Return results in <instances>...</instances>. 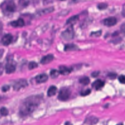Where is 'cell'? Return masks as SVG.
Segmentation results:
<instances>
[{"label": "cell", "instance_id": "e0dca14e", "mask_svg": "<svg viewBox=\"0 0 125 125\" xmlns=\"http://www.w3.org/2000/svg\"><path fill=\"white\" fill-rule=\"evenodd\" d=\"M79 82L82 84H83V85H87L88 84H89V83L90 82V79L88 77L84 76V77H83L81 78L80 79Z\"/></svg>", "mask_w": 125, "mask_h": 125}, {"label": "cell", "instance_id": "8fae6325", "mask_svg": "<svg viewBox=\"0 0 125 125\" xmlns=\"http://www.w3.org/2000/svg\"><path fill=\"white\" fill-rule=\"evenodd\" d=\"M72 70V69L71 68L65 66H60L59 67V73L61 74L66 75L69 74Z\"/></svg>", "mask_w": 125, "mask_h": 125}, {"label": "cell", "instance_id": "ba28073f", "mask_svg": "<svg viewBox=\"0 0 125 125\" xmlns=\"http://www.w3.org/2000/svg\"><path fill=\"white\" fill-rule=\"evenodd\" d=\"M104 84V81H102L101 80L98 79L94 81L93 83L92 84V87L96 90H98L102 88Z\"/></svg>", "mask_w": 125, "mask_h": 125}, {"label": "cell", "instance_id": "9c48e42d", "mask_svg": "<svg viewBox=\"0 0 125 125\" xmlns=\"http://www.w3.org/2000/svg\"><path fill=\"white\" fill-rule=\"evenodd\" d=\"M35 80L38 83H44L48 80V76L45 74H40L36 77Z\"/></svg>", "mask_w": 125, "mask_h": 125}, {"label": "cell", "instance_id": "44dd1931", "mask_svg": "<svg viewBox=\"0 0 125 125\" xmlns=\"http://www.w3.org/2000/svg\"><path fill=\"white\" fill-rule=\"evenodd\" d=\"M108 5L106 3H100L97 5V7L100 10H104L107 8Z\"/></svg>", "mask_w": 125, "mask_h": 125}, {"label": "cell", "instance_id": "7a4b0ae2", "mask_svg": "<svg viewBox=\"0 0 125 125\" xmlns=\"http://www.w3.org/2000/svg\"><path fill=\"white\" fill-rule=\"evenodd\" d=\"M1 8L3 11L6 14L13 13L16 9L15 3L11 0L5 1L1 5Z\"/></svg>", "mask_w": 125, "mask_h": 125}, {"label": "cell", "instance_id": "d4e9b609", "mask_svg": "<svg viewBox=\"0 0 125 125\" xmlns=\"http://www.w3.org/2000/svg\"><path fill=\"white\" fill-rule=\"evenodd\" d=\"M119 82L123 84H125V75H121L119 77Z\"/></svg>", "mask_w": 125, "mask_h": 125}, {"label": "cell", "instance_id": "ac0fdd59", "mask_svg": "<svg viewBox=\"0 0 125 125\" xmlns=\"http://www.w3.org/2000/svg\"><path fill=\"white\" fill-rule=\"evenodd\" d=\"M87 121V124H90V125H94L96 124V123L98 122V119L96 118L95 117H90L88 118L86 120Z\"/></svg>", "mask_w": 125, "mask_h": 125}, {"label": "cell", "instance_id": "e575fe53", "mask_svg": "<svg viewBox=\"0 0 125 125\" xmlns=\"http://www.w3.org/2000/svg\"></svg>", "mask_w": 125, "mask_h": 125}, {"label": "cell", "instance_id": "f1b7e54d", "mask_svg": "<svg viewBox=\"0 0 125 125\" xmlns=\"http://www.w3.org/2000/svg\"><path fill=\"white\" fill-rule=\"evenodd\" d=\"M122 15L124 17H125V4L124 5L123 7V9H122Z\"/></svg>", "mask_w": 125, "mask_h": 125}, {"label": "cell", "instance_id": "d6a6232c", "mask_svg": "<svg viewBox=\"0 0 125 125\" xmlns=\"http://www.w3.org/2000/svg\"><path fill=\"white\" fill-rule=\"evenodd\" d=\"M2 24L0 23V29L2 28Z\"/></svg>", "mask_w": 125, "mask_h": 125}, {"label": "cell", "instance_id": "4dcf8cb0", "mask_svg": "<svg viewBox=\"0 0 125 125\" xmlns=\"http://www.w3.org/2000/svg\"><path fill=\"white\" fill-rule=\"evenodd\" d=\"M3 52H4V50L3 49H0V58H1V57L2 56Z\"/></svg>", "mask_w": 125, "mask_h": 125}, {"label": "cell", "instance_id": "83f0119b", "mask_svg": "<svg viewBox=\"0 0 125 125\" xmlns=\"http://www.w3.org/2000/svg\"><path fill=\"white\" fill-rule=\"evenodd\" d=\"M99 73H100V72H99V71H96L93 72L91 74V76H92L93 77H97V76L99 75Z\"/></svg>", "mask_w": 125, "mask_h": 125}, {"label": "cell", "instance_id": "8992f818", "mask_svg": "<svg viewBox=\"0 0 125 125\" xmlns=\"http://www.w3.org/2000/svg\"><path fill=\"white\" fill-rule=\"evenodd\" d=\"M117 23V20L114 17H110L105 18L103 21L104 25L107 26H112L115 25Z\"/></svg>", "mask_w": 125, "mask_h": 125}, {"label": "cell", "instance_id": "7402d4cb", "mask_svg": "<svg viewBox=\"0 0 125 125\" xmlns=\"http://www.w3.org/2000/svg\"><path fill=\"white\" fill-rule=\"evenodd\" d=\"M37 67H38V64L34 62H31L28 64V68L29 69H33Z\"/></svg>", "mask_w": 125, "mask_h": 125}, {"label": "cell", "instance_id": "ffe728a7", "mask_svg": "<svg viewBox=\"0 0 125 125\" xmlns=\"http://www.w3.org/2000/svg\"><path fill=\"white\" fill-rule=\"evenodd\" d=\"M0 113L1 115L6 116L8 114V109L5 107H2L0 109Z\"/></svg>", "mask_w": 125, "mask_h": 125}, {"label": "cell", "instance_id": "30bf717a", "mask_svg": "<svg viewBox=\"0 0 125 125\" xmlns=\"http://www.w3.org/2000/svg\"><path fill=\"white\" fill-rule=\"evenodd\" d=\"M53 59H54V56L53 55L48 54L42 58V59L41 60V63L43 64L48 63L51 62H52Z\"/></svg>", "mask_w": 125, "mask_h": 125}, {"label": "cell", "instance_id": "5b68a950", "mask_svg": "<svg viewBox=\"0 0 125 125\" xmlns=\"http://www.w3.org/2000/svg\"><path fill=\"white\" fill-rule=\"evenodd\" d=\"M27 85V82L25 80L20 79L15 83L13 85V88L15 90H19L21 88L26 86Z\"/></svg>", "mask_w": 125, "mask_h": 125}, {"label": "cell", "instance_id": "3957f363", "mask_svg": "<svg viewBox=\"0 0 125 125\" xmlns=\"http://www.w3.org/2000/svg\"><path fill=\"white\" fill-rule=\"evenodd\" d=\"M70 94L71 92L69 88L66 87H63L60 89L58 98L59 100L61 101H66L70 97Z\"/></svg>", "mask_w": 125, "mask_h": 125}, {"label": "cell", "instance_id": "5bb4252c", "mask_svg": "<svg viewBox=\"0 0 125 125\" xmlns=\"http://www.w3.org/2000/svg\"><path fill=\"white\" fill-rule=\"evenodd\" d=\"M57 88L55 86L52 85L48 89L47 91V95L49 97L53 96L55 95L56 93Z\"/></svg>", "mask_w": 125, "mask_h": 125}, {"label": "cell", "instance_id": "603a6c76", "mask_svg": "<svg viewBox=\"0 0 125 125\" xmlns=\"http://www.w3.org/2000/svg\"><path fill=\"white\" fill-rule=\"evenodd\" d=\"M91 92V90L90 89H86L84 90H83L81 92V95L83 96H85L89 95Z\"/></svg>", "mask_w": 125, "mask_h": 125}, {"label": "cell", "instance_id": "d6986e66", "mask_svg": "<svg viewBox=\"0 0 125 125\" xmlns=\"http://www.w3.org/2000/svg\"><path fill=\"white\" fill-rule=\"evenodd\" d=\"M60 73L59 70H57L56 69H52L51 70L50 72V76L52 78H56L57 77H58V76L59 75Z\"/></svg>", "mask_w": 125, "mask_h": 125}, {"label": "cell", "instance_id": "2e32d148", "mask_svg": "<svg viewBox=\"0 0 125 125\" xmlns=\"http://www.w3.org/2000/svg\"><path fill=\"white\" fill-rule=\"evenodd\" d=\"M79 19V16L78 15H74L72 17H71L67 19L66 21L67 24H72L76 22Z\"/></svg>", "mask_w": 125, "mask_h": 125}, {"label": "cell", "instance_id": "f546056e", "mask_svg": "<svg viewBox=\"0 0 125 125\" xmlns=\"http://www.w3.org/2000/svg\"><path fill=\"white\" fill-rule=\"evenodd\" d=\"M2 71H3V66L2 64L0 63V75H1V74L2 73Z\"/></svg>", "mask_w": 125, "mask_h": 125}, {"label": "cell", "instance_id": "277c9868", "mask_svg": "<svg viewBox=\"0 0 125 125\" xmlns=\"http://www.w3.org/2000/svg\"><path fill=\"white\" fill-rule=\"evenodd\" d=\"M62 37L65 40H70L74 38V31L72 26H69L61 34Z\"/></svg>", "mask_w": 125, "mask_h": 125}, {"label": "cell", "instance_id": "6da1fadb", "mask_svg": "<svg viewBox=\"0 0 125 125\" xmlns=\"http://www.w3.org/2000/svg\"><path fill=\"white\" fill-rule=\"evenodd\" d=\"M40 103V98L37 96H31L26 99L21 104L20 113L22 116L29 115L37 107Z\"/></svg>", "mask_w": 125, "mask_h": 125}, {"label": "cell", "instance_id": "484cf974", "mask_svg": "<svg viewBox=\"0 0 125 125\" xmlns=\"http://www.w3.org/2000/svg\"><path fill=\"white\" fill-rule=\"evenodd\" d=\"M121 31L123 34L125 36V23H123L121 26Z\"/></svg>", "mask_w": 125, "mask_h": 125}, {"label": "cell", "instance_id": "7c38bea8", "mask_svg": "<svg viewBox=\"0 0 125 125\" xmlns=\"http://www.w3.org/2000/svg\"><path fill=\"white\" fill-rule=\"evenodd\" d=\"M11 25L14 27H22L24 25V21L22 19L20 18L18 19L17 21H12L11 22Z\"/></svg>", "mask_w": 125, "mask_h": 125}, {"label": "cell", "instance_id": "1f68e13d", "mask_svg": "<svg viewBox=\"0 0 125 125\" xmlns=\"http://www.w3.org/2000/svg\"><path fill=\"white\" fill-rule=\"evenodd\" d=\"M65 125H72L69 122H66L65 124Z\"/></svg>", "mask_w": 125, "mask_h": 125}, {"label": "cell", "instance_id": "4316f807", "mask_svg": "<svg viewBox=\"0 0 125 125\" xmlns=\"http://www.w3.org/2000/svg\"><path fill=\"white\" fill-rule=\"evenodd\" d=\"M10 88V87L9 85H4L2 87V91L3 92H5L8 91Z\"/></svg>", "mask_w": 125, "mask_h": 125}, {"label": "cell", "instance_id": "836d02e7", "mask_svg": "<svg viewBox=\"0 0 125 125\" xmlns=\"http://www.w3.org/2000/svg\"><path fill=\"white\" fill-rule=\"evenodd\" d=\"M117 125H123V124L122 123H119V124H117Z\"/></svg>", "mask_w": 125, "mask_h": 125}, {"label": "cell", "instance_id": "cb8c5ba5", "mask_svg": "<svg viewBox=\"0 0 125 125\" xmlns=\"http://www.w3.org/2000/svg\"><path fill=\"white\" fill-rule=\"evenodd\" d=\"M102 34V32L101 31H96V32H93L91 33L90 36L92 37H99L101 36Z\"/></svg>", "mask_w": 125, "mask_h": 125}, {"label": "cell", "instance_id": "4fadbf2b", "mask_svg": "<svg viewBox=\"0 0 125 125\" xmlns=\"http://www.w3.org/2000/svg\"><path fill=\"white\" fill-rule=\"evenodd\" d=\"M16 66L12 63H7L5 65V71L6 73H12L15 71Z\"/></svg>", "mask_w": 125, "mask_h": 125}, {"label": "cell", "instance_id": "9a60e30c", "mask_svg": "<svg viewBox=\"0 0 125 125\" xmlns=\"http://www.w3.org/2000/svg\"><path fill=\"white\" fill-rule=\"evenodd\" d=\"M78 49V46L74 44L70 43L67 44L65 45L64 50L65 51H73V50H76Z\"/></svg>", "mask_w": 125, "mask_h": 125}, {"label": "cell", "instance_id": "52a82bcc", "mask_svg": "<svg viewBox=\"0 0 125 125\" xmlns=\"http://www.w3.org/2000/svg\"><path fill=\"white\" fill-rule=\"evenodd\" d=\"M13 39V37L10 34H6L1 39V42L4 45H8L11 43Z\"/></svg>", "mask_w": 125, "mask_h": 125}]
</instances>
